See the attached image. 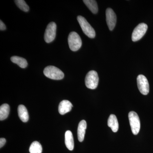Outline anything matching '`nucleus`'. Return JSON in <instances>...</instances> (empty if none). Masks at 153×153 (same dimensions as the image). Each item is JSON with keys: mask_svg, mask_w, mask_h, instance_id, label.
<instances>
[{"mask_svg": "<svg viewBox=\"0 0 153 153\" xmlns=\"http://www.w3.org/2000/svg\"><path fill=\"white\" fill-rule=\"evenodd\" d=\"M85 85L88 88L91 89L96 88L99 82L97 72L93 70L89 71L85 76Z\"/></svg>", "mask_w": 153, "mask_h": 153, "instance_id": "obj_5", "label": "nucleus"}, {"mask_svg": "<svg viewBox=\"0 0 153 153\" xmlns=\"http://www.w3.org/2000/svg\"><path fill=\"white\" fill-rule=\"evenodd\" d=\"M16 4L22 11L27 12L30 10L29 6L24 0H16L14 1Z\"/></svg>", "mask_w": 153, "mask_h": 153, "instance_id": "obj_19", "label": "nucleus"}, {"mask_svg": "<svg viewBox=\"0 0 153 153\" xmlns=\"http://www.w3.org/2000/svg\"><path fill=\"white\" fill-rule=\"evenodd\" d=\"M148 29V26L145 23H141L135 28L132 34V40L136 42L143 38Z\"/></svg>", "mask_w": 153, "mask_h": 153, "instance_id": "obj_7", "label": "nucleus"}, {"mask_svg": "<svg viewBox=\"0 0 153 153\" xmlns=\"http://www.w3.org/2000/svg\"><path fill=\"white\" fill-rule=\"evenodd\" d=\"M77 20L83 33L89 38H94L96 35L95 31L86 19L82 16H77Z\"/></svg>", "mask_w": 153, "mask_h": 153, "instance_id": "obj_2", "label": "nucleus"}, {"mask_svg": "<svg viewBox=\"0 0 153 153\" xmlns=\"http://www.w3.org/2000/svg\"><path fill=\"white\" fill-rule=\"evenodd\" d=\"M6 142V139L4 138H1L0 139V148H1L5 144Z\"/></svg>", "mask_w": 153, "mask_h": 153, "instance_id": "obj_21", "label": "nucleus"}, {"mask_svg": "<svg viewBox=\"0 0 153 153\" xmlns=\"http://www.w3.org/2000/svg\"><path fill=\"white\" fill-rule=\"evenodd\" d=\"M73 105L70 101L67 100H62L59 104L58 111L61 115H64L71 111Z\"/></svg>", "mask_w": 153, "mask_h": 153, "instance_id": "obj_10", "label": "nucleus"}, {"mask_svg": "<svg viewBox=\"0 0 153 153\" xmlns=\"http://www.w3.org/2000/svg\"><path fill=\"white\" fill-rule=\"evenodd\" d=\"M29 151L30 153H42V146L38 141L33 142L30 145Z\"/></svg>", "mask_w": 153, "mask_h": 153, "instance_id": "obj_18", "label": "nucleus"}, {"mask_svg": "<svg viewBox=\"0 0 153 153\" xmlns=\"http://www.w3.org/2000/svg\"><path fill=\"white\" fill-rule=\"evenodd\" d=\"M69 48L72 51H77L82 46V41L80 36L75 32L70 33L68 38Z\"/></svg>", "mask_w": 153, "mask_h": 153, "instance_id": "obj_3", "label": "nucleus"}, {"mask_svg": "<svg viewBox=\"0 0 153 153\" xmlns=\"http://www.w3.org/2000/svg\"><path fill=\"white\" fill-rule=\"evenodd\" d=\"M83 2L93 13H97L98 9L96 1L94 0H84Z\"/></svg>", "mask_w": 153, "mask_h": 153, "instance_id": "obj_16", "label": "nucleus"}, {"mask_svg": "<svg viewBox=\"0 0 153 153\" xmlns=\"http://www.w3.org/2000/svg\"><path fill=\"white\" fill-rule=\"evenodd\" d=\"M57 25L54 22L49 23L47 25L44 34V40L47 43H51L54 41L56 37Z\"/></svg>", "mask_w": 153, "mask_h": 153, "instance_id": "obj_6", "label": "nucleus"}, {"mask_svg": "<svg viewBox=\"0 0 153 153\" xmlns=\"http://www.w3.org/2000/svg\"><path fill=\"white\" fill-rule=\"evenodd\" d=\"M107 24L109 30L112 31L115 27L117 22L116 15L112 9L107 8L106 10Z\"/></svg>", "mask_w": 153, "mask_h": 153, "instance_id": "obj_9", "label": "nucleus"}, {"mask_svg": "<svg viewBox=\"0 0 153 153\" xmlns=\"http://www.w3.org/2000/svg\"><path fill=\"white\" fill-rule=\"evenodd\" d=\"M18 114L21 120L23 122H27L29 120V116L27 110L23 105H20L18 107Z\"/></svg>", "mask_w": 153, "mask_h": 153, "instance_id": "obj_13", "label": "nucleus"}, {"mask_svg": "<svg viewBox=\"0 0 153 153\" xmlns=\"http://www.w3.org/2000/svg\"><path fill=\"white\" fill-rule=\"evenodd\" d=\"M137 84L140 93L143 95H147L149 92V85L146 77L142 74L138 75L137 77Z\"/></svg>", "mask_w": 153, "mask_h": 153, "instance_id": "obj_8", "label": "nucleus"}, {"mask_svg": "<svg viewBox=\"0 0 153 153\" xmlns=\"http://www.w3.org/2000/svg\"><path fill=\"white\" fill-rule=\"evenodd\" d=\"M65 143L66 147L69 150H73L74 148V142L72 132L70 131H67L65 133Z\"/></svg>", "mask_w": 153, "mask_h": 153, "instance_id": "obj_12", "label": "nucleus"}, {"mask_svg": "<svg viewBox=\"0 0 153 153\" xmlns=\"http://www.w3.org/2000/svg\"><path fill=\"white\" fill-rule=\"evenodd\" d=\"M108 126L111 128L114 132L118 130L119 123L116 116L114 114H111L108 120Z\"/></svg>", "mask_w": 153, "mask_h": 153, "instance_id": "obj_14", "label": "nucleus"}, {"mask_svg": "<svg viewBox=\"0 0 153 153\" xmlns=\"http://www.w3.org/2000/svg\"><path fill=\"white\" fill-rule=\"evenodd\" d=\"M128 119L132 133L134 135L137 134L140 129V122L138 115L134 111H130L128 114Z\"/></svg>", "mask_w": 153, "mask_h": 153, "instance_id": "obj_4", "label": "nucleus"}, {"mask_svg": "<svg viewBox=\"0 0 153 153\" xmlns=\"http://www.w3.org/2000/svg\"><path fill=\"white\" fill-rule=\"evenodd\" d=\"M86 127L87 124L85 120H81L79 123L77 128V137L80 142H82L84 140Z\"/></svg>", "mask_w": 153, "mask_h": 153, "instance_id": "obj_11", "label": "nucleus"}, {"mask_svg": "<svg viewBox=\"0 0 153 153\" xmlns=\"http://www.w3.org/2000/svg\"><path fill=\"white\" fill-rule=\"evenodd\" d=\"M11 60L13 63H16L22 68H25L28 65L27 60L23 57L14 56L11 57Z\"/></svg>", "mask_w": 153, "mask_h": 153, "instance_id": "obj_15", "label": "nucleus"}, {"mask_svg": "<svg viewBox=\"0 0 153 153\" xmlns=\"http://www.w3.org/2000/svg\"><path fill=\"white\" fill-rule=\"evenodd\" d=\"M10 106L5 103L2 105L0 107V120H4L8 116L10 113Z\"/></svg>", "mask_w": 153, "mask_h": 153, "instance_id": "obj_17", "label": "nucleus"}, {"mask_svg": "<svg viewBox=\"0 0 153 153\" xmlns=\"http://www.w3.org/2000/svg\"><path fill=\"white\" fill-rule=\"evenodd\" d=\"M44 73L47 77L55 80L63 79L64 76L63 71L55 66H47L44 68Z\"/></svg>", "mask_w": 153, "mask_h": 153, "instance_id": "obj_1", "label": "nucleus"}, {"mask_svg": "<svg viewBox=\"0 0 153 153\" xmlns=\"http://www.w3.org/2000/svg\"><path fill=\"white\" fill-rule=\"evenodd\" d=\"M6 29V27L5 25H4L3 23L1 20L0 21V30L1 31H3V30H5Z\"/></svg>", "mask_w": 153, "mask_h": 153, "instance_id": "obj_20", "label": "nucleus"}]
</instances>
